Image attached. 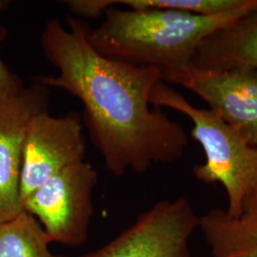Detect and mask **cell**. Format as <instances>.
Here are the masks:
<instances>
[{
  "label": "cell",
  "mask_w": 257,
  "mask_h": 257,
  "mask_svg": "<svg viewBox=\"0 0 257 257\" xmlns=\"http://www.w3.org/2000/svg\"><path fill=\"white\" fill-rule=\"evenodd\" d=\"M67 24L50 19L43 29L42 51L58 74L37 80L81 101L84 126L110 174H144L181 159L189 145L186 131L150 103L163 71L99 55L87 38L86 22L67 16Z\"/></svg>",
  "instance_id": "6da1fadb"
},
{
  "label": "cell",
  "mask_w": 257,
  "mask_h": 257,
  "mask_svg": "<svg viewBox=\"0 0 257 257\" xmlns=\"http://www.w3.org/2000/svg\"><path fill=\"white\" fill-rule=\"evenodd\" d=\"M257 9V0L243 9L215 17L162 9L109 7L101 24H87L91 46L112 60L162 71L191 64L203 41Z\"/></svg>",
  "instance_id": "7a4b0ae2"
},
{
  "label": "cell",
  "mask_w": 257,
  "mask_h": 257,
  "mask_svg": "<svg viewBox=\"0 0 257 257\" xmlns=\"http://www.w3.org/2000/svg\"><path fill=\"white\" fill-rule=\"evenodd\" d=\"M153 107L183 113L193 122L192 137L203 148L206 161L193 170L203 183H220L228 196L227 213L238 217L257 186V147L249 145L220 115L211 109L194 107L183 95L163 80L150 95Z\"/></svg>",
  "instance_id": "3957f363"
},
{
  "label": "cell",
  "mask_w": 257,
  "mask_h": 257,
  "mask_svg": "<svg viewBox=\"0 0 257 257\" xmlns=\"http://www.w3.org/2000/svg\"><path fill=\"white\" fill-rule=\"evenodd\" d=\"M97 172L83 160L65 168L23 199V211L41 224L52 242L77 247L88 238Z\"/></svg>",
  "instance_id": "277c9868"
},
{
  "label": "cell",
  "mask_w": 257,
  "mask_h": 257,
  "mask_svg": "<svg viewBox=\"0 0 257 257\" xmlns=\"http://www.w3.org/2000/svg\"><path fill=\"white\" fill-rule=\"evenodd\" d=\"M198 225L186 197L163 199L115 238L81 257H191L190 238Z\"/></svg>",
  "instance_id": "5b68a950"
},
{
  "label": "cell",
  "mask_w": 257,
  "mask_h": 257,
  "mask_svg": "<svg viewBox=\"0 0 257 257\" xmlns=\"http://www.w3.org/2000/svg\"><path fill=\"white\" fill-rule=\"evenodd\" d=\"M162 80L195 93L257 147V70L217 71L188 65L163 71Z\"/></svg>",
  "instance_id": "8992f818"
},
{
  "label": "cell",
  "mask_w": 257,
  "mask_h": 257,
  "mask_svg": "<svg viewBox=\"0 0 257 257\" xmlns=\"http://www.w3.org/2000/svg\"><path fill=\"white\" fill-rule=\"evenodd\" d=\"M85 154L84 123L78 112L70 111L60 117L48 110L36 113L24 139L21 200L65 168L83 161Z\"/></svg>",
  "instance_id": "52a82bcc"
},
{
  "label": "cell",
  "mask_w": 257,
  "mask_h": 257,
  "mask_svg": "<svg viewBox=\"0 0 257 257\" xmlns=\"http://www.w3.org/2000/svg\"><path fill=\"white\" fill-rule=\"evenodd\" d=\"M50 88L36 80L0 101V223L23 211L20 177L24 139L31 118L48 110Z\"/></svg>",
  "instance_id": "ba28073f"
},
{
  "label": "cell",
  "mask_w": 257,
  "mask_h": 257,
  "mask_svg": "<svg viewBox=\"0 0 257 257\" xmlns=\"http://www.w3.org/2000/svg\"><path fill=\"white\" fill-rule=\"evenodd\" d=\"M210 70H257V9L203 41L191 64Z\"/></svg>",
  "instance_id": "9c48e42d"
},
{
  "label": "cell",
  "mask_w": 257,
  "mask_h": 257,
  "mask_svg": "<svg viewBox=\"0 0 257 257\" xmlns=\"http://www.w3.org/2000/svg\"><path fill=\"white\" fill-rule=\"evenodd\" d=\"M198 228L212 257H257V211L231 217L214 208L199 217Z\"/></svg>",
  "instance_id": "30bf717a"
},
{
  "label": "cell",
  "mask_w": 257,
  "mask_h": 257,
  "mask_svg": "<svg viewBox=\"0 0 257 257\" xmlns=\"http://www.w3.org/2000/svg\"><path fill=\"white\" fill-rule=\"evenodd\" d=\"M52 240L27 211L0 223V257H67L50 249Z\"/></svg>",
  "instance_id": "8fae6325"
},
{
  "label": "cell",
  "mask_w": 257,
  "mask_h": 257,
  "mask_svg": "<svg viewBox=\"0 0 257 257\" xmlns=\"http://www.w3.org/2000/svg\"><path fill=\"white\" fill-rule=\"evenodd\" d=\"M252 0H108V6L128 9L175 10L200 17H215L247 7Z\"/></svg>",
  "instance_id": "7c38bea8"
},
{
  "label": "cell",
  "mask_w": 257,
  "mask_h": 257,
  "mask_svg": "<svg viewBox=\"0 0 257 257\" xmlns=\"http://www.w3.org/2000/svg\"><path fill=\"white\" fill-rule=\"evenodd\" d=\"M5 5L4 1H0V8ZM2 30L0 28V39L2 37ZM21 80L16 74H13L8 67L4 64L0 57V101L18 93L23 89Z\"/></svg>",
  "instance_id": "4fadbf2b"
},
{
  "label": "cell",
  "mask_w": 257,
  "mask_h": 257,
  "mask_svg": "<svg viewBox=\"0 0 257 257\" xmlns=\"http://www.w3.org/2000/svg\"><path fill=\"white\" fill-rule=\"evenodd\" d=\"M257 211V186L253 192L249 194L245 205L244 212H256Z\"/></svg>",
  "instance_id": "5bb4252c"
}]
</instances>
